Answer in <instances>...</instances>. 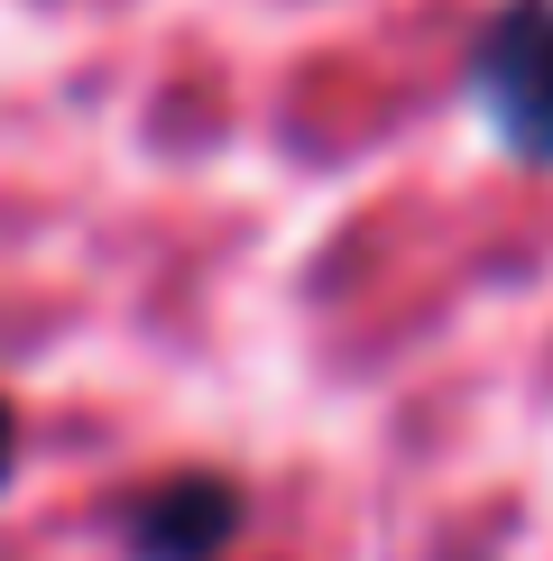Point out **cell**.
<instances>
[{
  "label": "cell",
  "instance_id": "cell-1",
  "mask_svg": "<svg viewBox=\"0 0 553 561\" xmlns=\"http://www.w3.org/2000/svg\"><path fill=\"white\" fill-rule=\"evenodd\" d=\"M471 83L507 148L526 167H553V0H498L479 28Z\"/></svg>",
  "mask_w": 553,
  "mask_h": 561
},
{
  "label": "cell",
  "instance_id": "cell-3",
  "mask_svg": "<svg viewBox=\"0 0 553 561\" xmlns=\"http://www.w3.org/2000/svg\"><path fill=\"white\" fill-rule=\"evenodd\" d=\"M10 470H19V405L0 396V479H10Z\"/></svg>",
  "mask_w": 553,
  "mask_h": 561
},
{
  "label": "cell",
  "instance_id": "cell-2",
  "mask_svg": "<svg viewBox=\"0 0 553 561\" xmlns=\"http://www.w3.org/2000/svg\"><path fill=\"white\" fill-rule=\"evenodd\" d=\"M240 479L222 470H176L148 506L129 516V561H213L240 534Z\"/></svg>",
  "mask_w": 553,
  "mask_h": 561
}]
</instances>
